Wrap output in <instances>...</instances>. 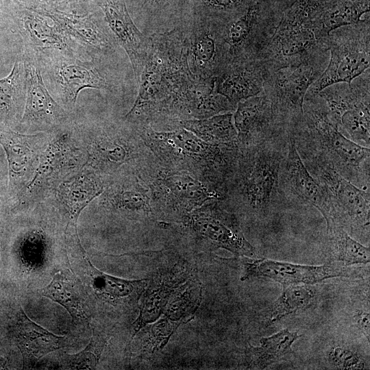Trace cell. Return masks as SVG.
Instances as JSON below:
<instances>
[{"mask_svg":"<svg viewBox=\"0 0 370 370\" xmlns=\"http://www.w3.org/2000/svg\"><path fill=\"white\" fill-rule=\"evenodd\" d=\"M289 136L280 134L256 145L239 146L225 183L223 200L237 217L243 214L264 217L284 204L280 176Z\"/></svg>","mask_w":370,"mask_h":370,"instance_id":"cell-1","label":"cell"},{"mask_svg":"<svg viewBox=\"0 0 370 370\" xmlns=\"http://www.w3.org/2000/svg\"><path fill=\"white\" fill-rule=\"evenodd\" d=\"M138 130L161 164L187 171L217 188L225 197L226 180L239 151L238 141L208 143L180 126L163 131L149 127Z\"/></svg>","mask_w":370,"mask_h":370,"instance_id":"cell-2","label":"cell"},{"mask_svg":"<svg viewBox=\"0 0 370 370\" xmlns=\"http://www.w3.org/2000/svg\"><path fill=\"white\" fill-rule=\"evenodd\" d=\"M160 227L178 242L194 249L212 251L223 249L236 256L251 258L256 254L238 218L223 200H210L179 221L161 222Z\"/></svg>","mask_w":370,"mask_h":370,"instance_id":"cell-3","label":"cell"},{"mask_svg":"<svg viewBox=\"0 0 370 370\" xmlns=\"http://www.w3.org/2000/svg\"><path fill=\"white\" fill-rule=\"evenodd\" d=\"M309 119L310 132L293 136L301 158L319 160L356 186L369 191V148L347 138L325 112L312 111Z\"/></svg>","mask_w":370,"mask_h":370,"instance_id":"cell-4","label":"cell"},{"mask_svg":"<svg viewBox=\"0 0 370 370\" xmlns=\"http://www.w3.org/2000/svg\"><path fill=\"white\" fill-rule=\"evenodd\" d=\"M149 190L160 222L173 223L223 193L193 174L161 164L153 156L136 173Z\"/></svg>","mask_w":370,"mask_h":370,"instance_id":"cell-5","label":"cell"},{"mask_svg":"<svg viewBox=\"0 0 370 370\" xmlns=\"http://www.w3.org/2000/svg\"><path fill=\"white\" fill-rule=\"evenodd\" d=\"M302 161L326 191L336 220L348 234H365L369 236V191L356 186L321 160L308 158Z\"/></svg>","mask_w":370,"mask_h":370,"instance_id":"cell-6","label":"cell"},{"mask_svg":"<svg viewBox=\"0 0 370 370\" xmlns=\"http://www.w3.org/2000/svg\"><path fill=\"white\" fill-rule=\"evenodd\" d=\"M280 189L284 204L314 207L323 217L326 226L340 224L326 191L306 167L292 135L281 165Z\"/></svg>","mask_w":370,"mask_h":370,"instance_id":"cell-7","label":"cell"},{"mask_svg":"<svg viewBox=\"0 0 370 370\" xmlns=\"http://www.w3.org/2000/svg\"><path fill=\"white\" fill-rule=\"evenodd\" d=\"M4 12L17 25L25 41V49L36 53H60L73 56L70 38L44 8L8 0Z\"/></svg>","mask_w":370,"mask_h":370,"instance_id":"cell-8","label":"cell"},{"mask_svg":"<svg viewBox=\"0 0 370 370\" xmlns=\"http://www.w3.org/2000/svg\"><path fill=\"white\" fill-rule=\"evenodd\" d=\"M234 260L241 263L242 281L264 278L273 280L283 286L307 285L326 279L355 275L349 267L341 264L303 265L247 256H236Z\"/></svg>","mask_w":370,"mask_h":370,"instance_id":"cell-9","label":"cell"},{"mask_svg":"<svg viewBox=\"0 0 370 370\" xmlns=\"http://www.w3.org/2000/svg\"><path fill=\"white\" fill-rule=\"evenodd\" d=\"M112 180L102 193L103 205L146 225L160 228L149 190L138 176L135 173H126Z\"/></svg>","mask_w":370,"mask_h":370,"instance_id":"cell-10","label":"cell"},{"mask_svg":"<svg viewBox=\"0 0 370 370\" xmlns=\"http://www.w3.org/2000/svg\"><path fill=\"white\" fill-rule=\"evenodd\" d=\"M49 77L61 100L70 108L75 107L79 92L85 88L103 89L106 79L95 62L77 59L73 56L52 53Z\"/></svg>","mask_w":370,"mask_h":370,"instance_id":"cell-11","label":"cell"},{"mask_svg":"<svg viewBox=\"0 0 370 370\" xmlns=\"http://www.w3.org/2000/svg\"><path fill=\"white\" fill-rule=\"evenodd\" d=\"M25 104L21 123L27 125H53L62 122L66 114L53 99L42 79L36 54L25 49Z\"/></svg>","mask_w":370,"mask_h":370,"instance_id":"cell-12","label":"cell"},{"mask_svg":"<svg viewBox=\"0 0 370 370\" xmlns=\"http://www.w3.org/2000/svg\"><path fill=\"white\" fill-rule=\"evenodd\" d=\"M115 39L124 49L138 79L147 58L149 42L133 22L125 0H93Z\"/></svg>","mask_w":370,"mask_h":370,"instance_id":"cell-13","label":"cell"},{"mask_svg":"<svg viewBox=\"0 0 370 370\" xmlns=\"http://www.w3.org/2000/svg\"><path fill=\"white\" fill-rule=\"evenodd\" d=\"M184 261H178L169 269L149 278L139 301V313L133 324V335L160 318L176 289L193 275Z\"/></svg>","mask_w":370,"mask_h":370,"instance_id":"cell-14","label":"cell"},{"mask_svg":"<svg viewBox=\"0 0 370 370\" xmlns=\"http://www.w3.org/2000/svg\"><path fill=\"white\" fill-rule=\"evenodd\" d=\"M233 118L239 146L256 145L280 135L269 129L271 112L262 97L256 95L239 101Z\"/></svg>","mask_w":370,"mask_h":370,"instance_id":"cell-15","label":"cell"},{"mask_svg":"<svg viewBox=\"0 0 370 370\" xmlns=\"http://www.w3.org/2000/svg\"><path fill=\"white\" fill-rule=\"evenodd\" d=\"M44 9L70 39L73 38L96 52H106L111 49L109 37L100 25L95 11L79 15Z\"/></svg>","mask_w":370,"mask_h":370,"instance_id":"cell-16","label":"cell"},{"mask_svg":"<svg viewBox=\"0 0 370 370\" xmlns=\"http://www.w3.org/2000/svg\"><path fill=\"white\" fill-rule=\"evenodd\" d=\"M369 66V55L365 49L351 45L333 47L329 64L315 83L314 90L322 91L339 82L350 85Z\"/></svg>","mask_w":370,"mask_h":370,"instance_id":"cell-17","label":"cell"},{"mask_svg":"<svg viewBox=\"0 0 370 370\" xmlns=\"http://www.w3.org/2000/svg\"><path fill=\"white\" fill-rule=\"evenodd\" d=\"M104 181L95 174H83L64 182L59 186L58 195L69 214L67 227L71 225L78 236L77 222L81 212L105 188Z\"/></svg>","mask_w":370,"mask_h":370,"instance_id":"cell-18","label":"cell"},{"mask_svg":"<svg viewBox=\"0 0 370 370\" xmlns=\"http://www.w3.org/2000/svg\"><path fill=\"white\" fill-rule=\"evenodd\" d=\"M17 341L25 368H31L42 356L63 347L65 338L34 323L21 310Z\"/></svg>","mask_w":370,"mask_h":370,"instance_id":"cell-19","label":"cell"},{"mask_svg":"<svg viewBox=\"0 0 370 370\" xmlns=\"http://www.w3.org/2000/svg\"><path fill=\"white\" fill-rule=\"evenodd\" d=\"M92 287L98 296L112 304H138L149 278L128 280L104 273L95 268L86 256Z\"/></svg>","mask_w":370,"mask_h":370,"instance_id":"cell-20","label":"cell"},{"mask_svg":"<svg viewBox=\"0 0 370 370\" xmlns=\"http://www.w3.org/2000/svg\"><path fill=\"white\" fill-rule=\"evenodd\" d=\"M301 337L297 332L283 329L260 339V345H249L245 350L246 362L251 369H263L272 364L285 360L293 354L292 345Z\"/></svg>","mask_w":370,"mask_h":370,"instance_id":"cell-21","label":"cell"},{"mask_svg":"<svg viewBox=\"0 0 370 370\" xmlns=\"http://www.w3.org/2000/svg\"><path fill=\"white\" fill-rule=\"evenodd\" d=\"M179 125L208 143L224 144L238 141L232 112L204 119L184 120Z\"/></svg>","mask_w":370,"mask_h":370,"instance_id":"cell-22","label":"cell"},{"mask_svg":"<svg viewBox=\"0 0 370 370\" xmlns=\"http://www.w3.org/2000/svg\"><path fill=\"white\" fill-rule=\"evenodd\" d=\"M202 288L195 275L180 285L169 300L162 316L176 323H186L194 317L201 301Z\"/></svg>","mask_w":370,"mask_h":370,"instance_id":"cell-23","label":"cell"},{"mask_svg":"<svg viewBox=\"0 0 370 370\" xmlns=\"http://www.w3.org/2000/svg\"><path fill=\"white\" fill-rule=\"evenodd\" d=\"M36 137V135L21 134L10 129L0 132V143L7 154L11 179L23 177L29 169L34 159L32 141Z\"/></svg>","mask_w":370,"mask_h":370,"instance_id":"cell-24","label":"cell"},{"mask_svg":"<svg viewBox=\"0 0 370 370\" xmlns=\"http://www.w3.org/2000/svg\"><path fill=\"white\" fill-rule=\"evenodd\" d=\"M327 236L329 251L335 262L346 267L369 262V247L354 239L343 226L327 227Z\"/></svg>","mask_w":370,"mask_h":370,"instance_id":"cell-25","label":"cell"},{"mask_svg":"<svg viewBox=\"0 0 370 370\" xmlns=\"http://www.w3.org/2000/svg\"><path fill=\"white\" fill-rule=\"evenodd\" d=\"M314 73L311 67L300 66L288 72L279 81L282 97L288 109L295 114L303 112L306 92L312 84Z\"/></svg>","mask_w":370,"mask_h":370,"instance_id":"cell-26","label":"cell"},{"mask_svg":"<svg viewBox=\"0 0 370 370\" xmlns=\"http://www.w3.org/2000/svg\"><path fill=\"white\" fill-rule=\"evenodd\" d=\"M218 52L216 38L209 29H194L190 38L188 58L190 68L198 75H208Z\"/></svg>","mask_w":370,"mask_h":370,"instance_id":"cell-27","label":"cell"},{"mask_svg":"<svg viewBox=\"0 0 370 370\" xmlns=\"http://www.w3.org/2000/svg\"><path fill=\"white\" fill-rule=\"evenodd\" d=\"M262 90L260 81L247 71H234L219 79L215 92L225 97L233 106L258 95Z\"/></svg>","mask_w":370,"mask_h":370,"instance_id":"cell-28","label":"cell"},{"mask_svg":"<svg viewBox=\"0 0 370 370\" xmlns=\"http://www.w3.org/2000/svg\"><path fill=\"white\" fill-rule=\"evenodd\" d=\"M283 286L282 292L273 304L271 316L272 323L305 310L312 305L314 298L312 290L306 284Z\"/></svg>","mask_w":370,"mask_h":370,"instance_id":"cell-29","label":"cell"},{"mask_svg":"<svg viewBox=\"0 0 370 370\" xmlns=\"http://www.w3.org/2000/svg\"><path fill=\"white\" fill-rule=\"evenodd\" d=\"M25 91L23 58H17L10 74L0 79V115L8 117L16 110Z\"/></svg>","mask_w":370,"mask_h":370,"instance_id":"cell-30","label":"cell"},{"mask_svg":"<svg viewBox=\"0 0 370 370\" xmlns=\"http://www.w3.org/2000/svg\"><path fill=\"white\" fill-rule=\"evenodd\" d=\"M39 293L63 306L73 318L84 314L79 293L64 274L56 273L51 282L38 291Z\"/></svg>","mask_w":370,"mask_h":370,"instance_id":"cell-31","label":"cell"},{"mask_svg":"<svg viewBox=\"0 0 370 370\" xmlns=\"http://www.w3.org/2000/svg\"><path fill=\"white\" fill-rule=\"evenodd\" d=\"M347 138L354 143L369 148L370 117L369 101L362 102L345 110L340 116L338 124Z\"/></svg>","mask_w":370,"mask_h":370,"instance_id":"cell-32","label":"cell"},{"mask_svg":"<svg viewBox=\"0 0 370 370\" xmlns=\"http://www.w3.org/2000/svg\"><path fill=\"white\" fill-rule=\"evenodd\" d=\"M148 325L138 332L142 334L139 354L145 358L162 349L180 325L162 315Z\"/></svg>","mask_w":370,"mask_h":370,"instance_id":"cell-33","label":"cell"},{"mask_svg":"<svg viewBox=\"0 0 370 370\" xmlns=\"http://www.w3.org/2000/svg\"><path fill=\"white\" fill-rule=\"evenodd\" d=\"M367 12H369V0L339 1L323 15L322 18L323 29L329 33L340 27L356 23Z\"/></svg>","mask_w":370,"mask_h":370,"instance_id":"cell-34","label":"cell"},{"mask_svg":"<svg viewBox=\"0 0 370 370\" xmlns=\"http://www.w3.org/2000/svg\"><path fill=\"white\" fill-rule=\"evenodd\" d=\"M315 42L313 32L306 27L293 26L281 36L280 51L285 56H292L309 49Z\"/></svg>","mask_w":370,"mask_h":370,"instance_id":"cell-35","label":"cell"},{"mask_svg":"<svg viewBox=\"0 0 370 370\" xmlns=\"http://www.w3.org/2000/svg\"><path fill=\"white\" fill-rule=\"evenodd\" d=\"M30 6L84 15L95 11L93 0H17Z\"/></svg>","mask_w":370,"mask_h":370,"instance_id":"cell-36","label":"cell"},{"mask_svg":"<svg viewBox=\"0 0 370 370\" xmlns=\"http://www.w3.org/2000/svg\"><path fill=\"white\" fill-rule=\"evenodd\" d=\"M105 345V340L94 335L83 351L76 354L67 355V366L71 369H95Z\"/></svg>","mask_w":370,"mask_h":370,"instance_id":"cell-37","label":"cell"},{"mask_svg":"<svg viewBox=\"0 0 370 370\" xmlns=\"http://www.w3.org/2000/svg\"><path fill=\"white\" fill-rule=\"evenodd\" d=\"M258 10L256 5H251L229 27L226 38L231 47L236 48L246 40L256 22Z\"/></svg>","mask_w":370,"mask_h":370,"instance_id":"cell-38","label":"cell"},{"mask_svg":"<svg viewBox=\"0 0 370 370\" xmlns=\"http://www.w3.org/2000/svg\"><path fill=\"white\" fill-rule=\"evenodd\" d=\"M331 357L334 363L341 368H363L362 361L356 354H354L350 351L337 348L334 349Z\"/></svg>","mask_w":370,"mask_h":370,"instance_id":"cell-39","label":"cell"},{"mask_svg":"<svg viewBox=\"0 0 370 370\" xmlns=\"http://www.w3.org/2000/svg\"><path fill=\"white\" fill-rule=\"evenodd\" d=\"M204 5L213 10H225L240 5L243 0H203Z\"/></svg>","mask_w":370,"mask_h":370,"instance_id":"cell-40","label":"cell"},{"mask_svg":"<svg viewBox=\"0 0 370 370\" xmlns=\"http://www.w3.org/2000/svg\"><path fill=\"white\" fill-rule=\"evenodd\" d=\"M362 329L364 330L365 333L369 335V314H365V316L362 317L360 321Z\"/></svg>","mask_w":370,"mask_h":370,"instance_id":"cell-41","label":"cell"},{"mask_svg":"<svg viewBox=\"0 0 370 370\" xmlns=\"http://www.w3.org/2000/svg\"><path fill=\"white\" fill-rule=\"evenodd\" d=\"M151 3H160L162 0H149Z\"/></svg>","mask_w":370,"mask_h":370,"instance_id":"cell-42","label":"cell"},{"mask_svg":"<svg viewBox=\"0 0 370 370\" xmlns=\"http://www.w3.org/2000/svg\"><path fill=\"white\" fill-rule=\"evenodd\" d=\"M319 1V0H318ZM321 1H325V0H321Z\"/></svg>","mask_w":370,"mask_h":370,"instance_id":"cell-43","label":"cell"}]
</instances>
